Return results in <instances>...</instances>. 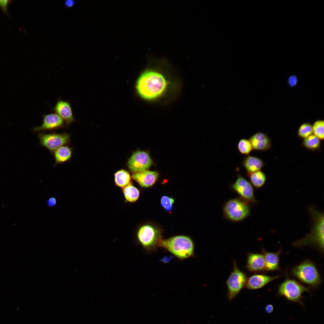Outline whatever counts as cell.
<instances>
[{
	"label": "cell",
	"instance_id": "cell-1",
	"mask_svg": "<svg viewBox=\"0 0 324 324\" xmlns=\"http://www.w3.org/2000/svg\"><path fill=\"white\" fill-rule=\"evenodd\" d=\"M167 85L164 76L153 69L143 72L138 78L136 83L137 92L142 98L147 100H154L160 97L165 91Z\"/></svg>",
	"mask_w": 324,
	"mask_h": 324
},
{
	"label": "cell",
	"instance_id": "cell-2",
	"mask_svg": "<svg viewBox=\"0 0 324 324\" xmlns=\"http://www.w3.org/2000/svg\"><path fill=\"white\" fill-rule=\"evenodd\" d=\"M313 222L311 232L303 238L293 244L295 246L312 245L318 248L322 252L324 250V216L323 213L313 207L309 208Z\"/></svg>",
	"mask_w": 324,
	"mask_h": 324
},
{
	"label": "cell",
	"instance_id": "cell-3",
	"mask_svg": "<svg viewBox=\"0 0 324 324\" xmlns=\"http://www.w3.org/2000/svg\"><path fill=\"white\" fill-rule=\"evenodd\" d=\"M159 247L168 251L180 260L194 256V242L190 238L185 236H177L162 239Z\"/></svg>",
	"mask_w": 324,
	"mask_h": 324
},
{
	"label": "cell",
	"instance_id": "cell-4",
	"mask_svg": "<svg viewBox=\"0 0 324 324\" xmlns=\"http://www.w3.org/2000/svg\"><path fill=\"white\" fill-rule=\"evenodd\" d=\"M161 232L158 229L149 224L141 226L136 234L137 242L148 253H149L159 247L162 240Z\"/></svg>",
	"mask_w": 324,
	"mask_h": 324
},
{
	"label": "cell",
	"instance_id": "cell-5",
	"mask_svg": "<svg viewBox=\"0 0 324 324\" xmlns=\"http://www.w3.org/2000/svg\"><path fill=\"white\" fill-rule=\"evenodd\" d=\"M292 274L301 282L316 288L321 282L319 273L311 262L306 260L292 269Z\"/></svg>",
	"mask_w": 324,
	"mask_h": 324
},
{
	"label": "cell",
	"instance_id": "cell-6",
	"mask_svg": "<svg viewBox=\"0 0 324 324\" xmlns=\"http://www.w3.org/2000/svg\"><path fill=\"white\" fill-rule=\"evenodd\" d=\"M249 202L242 198L229 200L224 206L223 212L225 216L232 221L238 222L244 220L250 213Z\"/></svg>",
	"mask_w": 324,
	"mask_h": 324
},
{
	"label": "cell",
	"instance_id": "cell-7",
	"mask_svg": "<svg viewBox=\"0 0 324 324\" xmlns=\"http://www.w3.org/2000/svg\"><path fill=\"white\" fill-rule=\"evenodd\" d=\"M278 294L285 297L287 300L303 304L302 293L309 292L308 288L303 286L296 280L288 278L279 286Z\"/></svg>",
	"mask_w": 324,
	"mask_h": 324
},
{
	"label": "cell",
	"instance_id": "cell-8",
	"mask_svg": "<svg viewBox=\"0 0 324 324\" xmlns=\"http://www.w3.org/2000/svg\"><path fill=\"white\" fill-rule=\"evenodd\" d=\"M40 145L46 148L52 154L59 147L70 142L71 135L67 133H46L40 132L38 134Z\"/></svg>",
	"mask_w": 324,
	"mask_h": 324
},
{
	"label": "cell",
	"instance_id": "cell-9",
	"mask_svg": "<svg viewBox=\"0 0 324 324\" xmlns=\"http://www.w3.org/2000/svg\"><path fill=\"white\" fill-rule=\"evenodd\" d=\"M233 271L226 281L229 300L234 298L245 285L247 281L246 274L242 272L234 262Z\"/></svg>",
	"mask_w": 324,
	"mask_h": 324
},
{
	"label": "cell",
	"instance_id": "cell-10",
	"mask_svg": "<svg viewBox=\"0 0 324 324\" xmlns=\"http://www.w3.org/2000/svg\"><path fill=\"white\" fill-rule=\"evenodd\" d=\"M152 164V160L148 153L140 150L134 152L128 162L129 169L134 172L147 170Z\"/></svg>",
	"mask_w": 324,
	"mask_h": 324
},
{
	"label": "cell",
	"instance_id": "cell-11",
	"mask_svg": "<svg viewBox=\"0 0 324 324\" xmlns=\"http://www.w3.org/2000/svg\"><path fill=\"white\" fill-rule=\"evenodd\" d=\"M231 188L243 199L249 202H256L251 183L240 174L238 175L236 180L231 185Z\"/></svg>",
	"mask_w": 324,
	"mask_h": 324
},
{
	"label": "cell",
	"instance_id": "cell-12",
	"mask_svg": "<svg viewBox=\"0 0 324 324\" xmlns=\"http://www.w3.org/2000/svg\"><path fill=\"white\" fill-rule=\"evenodd\" d=\"M42 116V124L32 129L33 132L51 131L65 127L63 120L55 113L43 114Z\"/></svg>",
	"mask_w": 324,
	"mask_h": 324
},
{
	"label": "cell",
	"instance_id": "cell-13",
	"mask_svg": "<svg viewBox=\"0 0 324 324\" xmlns=\"http://www.w3.org/2000/svg\"><path fill=\"white\" fill-rule=\"evenodd\" d=\"M52 110L59 116L65 122V127L76 121L74 118L72 108L69 102L58 99Z\"/></svg>",
	"mask_w": 324,
	"mask_h": 324
},
{
	"label": "cell",
	"instance_id": "cell-14",
	"mask_svg": "<svg viewBox=\"0 0 324 324\" xmlns=\"http://www.w3.org/2000/svg\"><path fill=\"white\" fill-rule=\"evenodd\" d=\"M158 173L156 171L144 170L134 172L132 178L143 188H148L153 185L158 179Z\"/></svg>",
	"mask_w": 324,
	"mask_h": 324
},
{
	"label": "cell",
	"instance_id": "cell-15",
	"mask_svg": "<svg viewBox=\"0 0 324 324\" xmlns=\"http://www.w3.org/2000/svg\"><path fill=\"white\" fill-rule=\"evenodd\" d=\"M249 140L254 150L265 151L270 149L272 146L271 141L269 137L262 132L256 133Z\"/></svg>",
	"mask_w": 324,
	"mask_h": 324
},
{
	"label": "cell",
	"instance_id": "cell-16",
	"mask_svg": "<svg viewBox=\"0 0 324 324\" xmlns=\"http://www.w3.org/2000/svg\"><path fill=\"white\" fill-rule=\"evenodd\" d=\"M280 275L271 276L262 274L252 275L247 280L246 287L249 289L261 288L272 281L279 278Z\"/></svg>",
	"mask_w": 324,
	"mask_h": 324
},
{
	"label": "cell",
	"instance_id": "cell-17",
	"mask_svg": "<svg viewBox=\"0 0 324 324\" xmlns=\"http://www.w3.org/2000/svg\"><path fill=\"white\" fill-rule=\"evenodd\" d=\"M247 267L250 272H255L265 270V264L263 255L250 253L248 255Z\"/></svg>",
	"mask_w": 324,
	"mask_h": 324
},
{
	"label": "cell",
	"instance_id": "cell-18",
	"mask_svg": "<svg viewBox=\"0 0 324 324\" xmlns=\"http://www.w3.org/2000/svg\"><path fill=\"white\" fill-rule=\"evenodd\" d=\"M242 164L246 173H251L261 170L265 163L259 158L248 155L244 158Z\"/></svg>",
	"mask_w": 324,
	"mask_h": 324
},
{
	"label": "cell",
	"instance_id": "cell-19",
	"mask_svg": "<svg viewBox=\"0 0 324 324\" xmlns=\"http://www.w3.org/2000/svg\"><path fill=\"white\" fill-rule=\"evenodd\" d=\"M73 148L67 145L61 146L52 153L55 160L54 166L70 160L71 159Z\"/></svg>",
	"mask_w": 324,
	"mask_h": 324
},
{
	"label": "cell",
	"instance_id": "cell-20",
	"mask_svg": "<svg viewBox=\"0 0 324 324\" xmlns=\"http://www.w3.org/2000/svg\"><path fill=\"white\" fill-rule=\"evenodd\" d=\"M265 264V270L273 271L279 269V255L280 250L275 253L263 251Z\"/></svg>",
	"mask_w": 324,
	"mask_h": 324
},
{
	"label": "cell",
	"instance_id": "cell-21",
	"mask_svg": "<svg viewBox=\"0 0 324 324\" xmlns=\"http://www.w3.org/2000/svg\"><path fill=\"white\" fill-rule=\"evenodd\" d=\"M116 185L123 188L131 183V177L128 172L124 170L117 172L114 174Z\"/></svg>",
	"mask_w": 324,
	"mask_h": 324
},
{
	"label": "cell",
	"instance_id": "cell-22",
	"mask_svg": "<svg viewBox=\"0 0 324 324\" xmlns=\"http://www.w3.org/2000/svg\"><path fill=\"white\" fill-rule=\"evenodd\" d=\"M246 175L249 178L251 184L256 188L262 187L266 181V176L261 170L251 173H246Z\"/></svg>",
	"mask_w": 324,
	"mask_h": 324
},
{
	"label": "cell",
	"instance_id": "cell-23",
	"mask_svg": "<svg viewBox=\"0 0 324 324\" xmlns=\"http://www.w3.org/2000/svg\"><path fill=\"white\" fill-rule=\"evenodd\" d=\"M122 191L125 199L129 202H134L139 197V191L131 183L122 188Z\"/></svg>",
	"mask_w": 324,
	"mask_h": 324
},
{
	"label": "cell",
	"instance_id": "cell-24",
	"mask_svg": "<svg viewBox=\"0 0 324 324\" xmlns=\"http://www.w3.org/2000/svg\"><path fill=\"white\" fill-rule=\"evenodd\" d=\"M320 144L321 140L313 134L304 139L302 142L304 147L312 151L318 149Z\"/></svg>",
	"mask_w": 324,
	"mask_h": 324
},
{
	"label": "cell",
	"instance_id": "cell-25",
	"mask_svg": "<svg viewBox=\"0 0 324 324\" xmlns=\"http://www.w3.org/2000/svg\"><path fill=\"white\" fill-rule=\"evenodd\" d=\"M313 134L312 125L309 123H304L299 127L297 132L298 136L305 139Z\"/></svg>",
	"mask_w": 324,
	"mask_h": 324
},
{
	"label": "cell",
	"instance_id": "cell-26",
	"mask_svg": "<svg viewBox=\"0 0 324 324\" xmlns=\"http://www.w3.org/2000/svg\"><path fill=\"white\" fill-rule=\"evenodd\" d=\"M238 149L242 154L248 155L253 150L252 145L249 140L242 139L238 142Z\"/></svg>",
	"mask_w": 324,
	"mask_h": 324
},
{
	"label": "cell",
	"instance_id": "cell-27",
	"mask_svg": "<svg viewBox=\"0 0 324 324\" xmlns=\"http://www.w3.org/2000/svg\"><path fill=\"white\" fill-rule=\"evenodd\" d=\"M313 133L320 140H323L324 138V122L322 120L316 121L312 125Z\"/></svg>",
	"mask_w": 324,
	"mask_h": 324
},
{
	"label": "cell",
	"instance_id": "cell-28",
	"mask_svg": "<svg viewBox=\"0 0 324 324\" xmlns=\"http://www.w3.org/2000/svg\"><path fill=\"white\" fill-rule=\"evenodd\" d=\"M174 202V200L172 197L166 196H162L160 199L161 206L167 212H170L172 210Z\"/></svg>",
	"mask_w": 324,
	"mask_h": 324
},
{
	"label": "cell",
	"instance_id": "cell-29",
	"mask_svg": "<svg viewBox=\"0 0 324 324\" xmlns=\"http://www.w3.org/2000/svg\"><path fill=\"white\" fill-rule=\"evenodd\" d=\"M9 1L8 0H0V7L3 11L7 14H8L7 9V6Z\"/></svg>",
	"mask_w": 324,
	"mask_h": 324
},
{
	"label": "cell",
	"instance_id": "cell-30",
	"mask_svg": "<svg viewBox=\"0 0 324 324\" xmlns=\"http://www.w3.org/2000/svg\"><path fill=\"white\" fill-rule=\"evenodd\" d=\"M297 81V78L296 77L294 76H292L289 78L288 82L289 84L291 86H295Z\"/></svg>",
	"mask_w": 324,
	"mask_h": 324
},
{
	"label": "cell",
	"instance_id": "cell-31",
	"mask_svg": "<svg viewBox=\"0 0 324 324\" xmlns=\"http://www.w3.org/2000/svg\"><path fill=\"white\" fill-rule=\"evenodd\" d=\"M173 257L174 256H165L161 258L160 260L165 263H167L170 262Z\"/></svg>",
	"mask_w": 324,
	"mask_h": 324
},
{
	"label": "cell",
	"instance_id": "cell-32",
	"mask_svg": "<svg viewBox=\"0 0 324 324\" xmlns=\"http://www.w3.org/2000/svg\"><path fill=\"white\" fill-rule=\"evenodd\" d=\"M273 306L271 304H268L266 306L265 308V311L267 313L269 314L272 312L273 310Z\"/></svg>",
	"mask_w": 324,
	"mask_h": 324
},
{
	"label": "cell",
	"instance_id": "cell-33",
	"mask_svg": "<svg viewBox=\"0 0 324 324\" xmlns=\"http://www.w3.org/2000/svg\"><path fill=\"white\" fill-rule=\"evenodd\" d=\"M56 203V200L55 199L51 198L48 201V205L50 206H54Z\"/></svg>",
	"mask_w": 324,
	"mask_h": 324
},
{
	"label": "cell",
	"instance_id": "cell-34",
	"mask_svg": "<svg viewBox=\"0 0 324 324\" xmlns=\"http://www.w3.org/2000/svg\"><path fill=\"white\" fill-rule=\"evenodd\" d=\"M74 3V1L73 0H67L65 2V4L68 7L72 6Z\"/></svg>",
	"mask_w": 324,
	"mask_h": 324
}]
</instances>
